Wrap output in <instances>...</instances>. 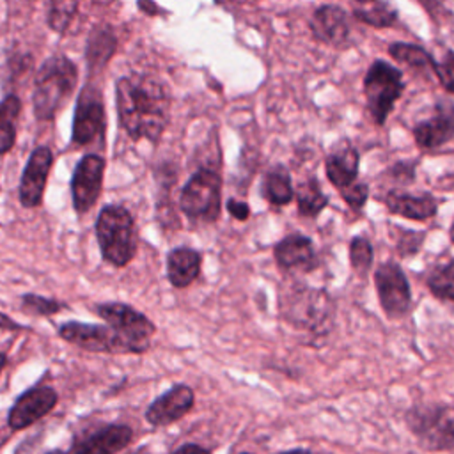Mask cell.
<instances>
[{"label":"cell","instance_id":"1","mask_svg":"<svg viewBox=\"0 0 454 454\" xmlns=\"http://www.w3.org/2000/svg\"><path fill=\"white\" fill-rule=\"evenodd\" d=\"M115 106L119 122L133 142H160L170 119V92L161 80L147 73L117 78Z\"/></svg>","mask_w":454,"mask_h":454},{"label":"cell","instance_id":"2","mask_svg":"<svg viewBox=\"0 0 454 454\" xmlns=\"http://www.w3.org/2000/svg\"><path fill=\"white\" fill-rule=\"evenodd\" d=\"M280 316L294 330L303 332L317 346L335 330L337 303L325 287L293 282L280 296Z\"/></svg>","mask_w":454,"mask_h":454},{"label":"cell","instance_id":"3","mask_svg":"<svg viewBox=\"0 0 454 454\" xmlns=\"http://www.w3.org/2000/svg\"><path fill=\"white\" fill-rule=\"evenodd\" d=\"M78 83L76 64L66 55L46 59L35 73L32 106L37 121H51L74 92Z\"/></svg>","mask_w":454,"mask_h":454},{"label":"cell","instance_id":"4","mask_svg":"<svg viewBox=\"0 0 454 454\" xmlns=\"http://www.w3.org/2000/svg\"><path fill=\"white\" fill-rule=\"evenodd\" d=\"M96 239L105 262L128 266L137 254V229L131 211L122 204H106L96 218Z\"/></svg>","mask_w":454,"mask_h":454},{"label":"cell","instance_id":"5","mask_svg":"<svg viewBox=\"0 0 454 454\" xmlns=\"http://www.w3.org/2000/svg\"><path fill=\"white\" fill-rule=\"evenodd\" d=\"M406 89L403 71L392 62L374 59L364 73L362 92L365 98V108L371 121L376 126H385L395 103L401 99Z\"/></svg>","mask_w":454,"mask_h":454},{"label":"cell","instance_id":"6","mask_svg":"<svg viewBox=\"0 0 454 454\" xmlns=\"http://www.w3.org/2000/svg\"><path fill=\"white\" fill-rule=\"evenodd\" d=\"M404 422L426 450L454 449V404L426 403L408 408Z\"/></svg>","mask_w":454,"mask_h":454},{"label":"cell","instance_id":"7","mask_svg":"<svg viewBox=\"0 0 454 454\" xmlns=\"http://www.w3.org/2000/svg\"><path fill=\"white\" fill-rule=\"evenodd\" d=\"M179 209L192 223H215L222 211V176L207 167L193 172L179 193Z\"/></svg>","mask_w":454,"mask_h":454},{"label":"cell","instance_id":"8","mask_svg":"<svg viewBox=\"0 0 454 454\" xmlns=\"http://www.w3.org/2000/svg\"><path fill=\"white\" fill-rule=\"evenodd\" d=\"M106 138V115L101 90L96 85L87 83L74 106L71 142L74 147H96L101 151Z\"/></svg>","mask_w":454,"mask_h":454},{"label":"cell","instance_id":"9","mask_svg":"<svg viewBox=\"0 0 454 454\" xmlns=\"http://www.w3.org/2000/svg\"><path fill=\"white\" fill-rule=\"evenodd\" d=\"M94 309L96 314L131 346L135 355L149 349L156 325L144 312L124 301H103Z\"/></svg>","mask_w":454,"mask_h":454},{"label":"cell","instance_id":"10","mask_svg":"<svg viewBox=\"0 0 454 454\" xmlns=\"http://www.w3.org/2000/svg\"><path fill=\"white\" fill-rule=\"evenodd\" d=\"M372 282L378 303L387 319L399 321L411 312V287L399 262H380L372 273Z\"/></svg>","mask_w":454,"mask_h":454},{"label":"cell","instance_id":"11","mask_svg":"<svg viewBox=\"0 0 454 454\" xmlns=\"http://www.w3.org/2000/svg\"><path fill=\"white\" fill-rule=\"evenodd\" d=\"M62 340L90 353H133L131 346L108 325H94L82 321H64L57 326Z\"/></svg>","mask_w":454,"mask_h":454},{"label":"cell","instance_id":"12","mask_svg":"<svg viewBox=\"0 0 454 454\" xmlns=\"http://www.w3.org/2000/svg\"><path fill=\"white\" fill-rule=\"evenodd\" d=\"M106 161L98 153H87L80 158L71 177V199L76 215L89 213L103 190Z\"/></svg>","mask_w":454,"mask_h":454},{"label":"cell","instance_id":"13","mask_svg":"<svg viewBox=\"0 0 454 454\" xmlns=\"http://www.w3.org/2000/svg\"><path fill=\"white\" fill-rule=\"evenodd\" d=\"M309 30L314 41L333 48H344L353 39L351 12L339 4H321L309 18Z\"/></svg>","mask_w":454,"mask_h":454},{"label":"cell","instance_id":"14","mask_svg":"<svg viewBox=\"0 0 454 454\" xmlns=\"http://www.w3.org/2000/svg\"><path fill=\"white\" fill-rule=\"evenodd\" d=\"M411 135L422 153L436 151L454 140V101L445 98L434 101L431 115L413 122Z\"/></svg>","mask_w":454,"mask_h":454},{"label":"cell","instance_id":"15","mask_svg":"<svg viewBox=\"0 0 454 454\" xmlns=\"http://www.w3.org/2000/svg\"><path fill=\"white\" fill-rule=\"evenodd\" d=\"M59 403V394L48 385H35L16 397L9 413L7 424L12 431H21L46 417Z\"/></svg>","mask_w":454,"mask_h":454},{"label":"cell","instance_id":"16","mask_svg":"<svg viewBox=\"0 0 454 454\" xmlns=\"http://www.w3.org/2000/svg\"><path fill=\"white\" fill-rule=\"evenodd\" d=\"M325 174L339 195L351 190L360 181V151L349 138H339L328 149L325 156Z\"/></svg>","mask_w":454,"mask_h":454},{"label":"cell","instance_id":"17","mask_svg":"<svg viewBox=\"0 0 454 454\" xmlns=\"http://www.w3.org/2000/svg\"><path fill=\"white\" fill-rule=\"evenodd\" d=\"M51 167H53V151L48 145H37L30 153L20 179L18 199L23 207L34 209L41 206Z\"/></svg>","mask_w":454,"mask_h":454},{"label":"cell","instance_id":"18","mask_svg":"<svg viewBox=\"0 0 454 454\" xmlns=\"http://www.w3.org/2000/svg\"><path fill=\"white\" fill-rule=\"evenodd\" d=\"M195 404V392L186 383L172 385L167 392L158 395L147 408H145V420L154 427H165L193 410Z\"/></svg>","mask_w":454,"mask_h":454},{"label":"cell","instance_id":"19","mask_svg":"<svg viewBox=\"0 0 454 454\" xmlns=\"http://www.w3.org/2000/svg\"><path fill=\"white\" fill-rule=\"evenodd\" d=\"M273 259L284 271L310 273L319 266L314 241L301 232H291L278 239L273 245Z\"/></svg>","mask_w":454,"mask_h":454},{"label":"cell","instance_id":"20","mask_svg":"<svg viewBox=\"0 0 454 454\" xmlns=\"http://www.w3.org/2000/svg\"><path fill=\"white\" fill-rule=\"evenodd\" d=\"M387 211L395 216H403L413 222H426L438 213L440 200L429 192H408V190H385L378 195Z\"/></svg>","mask_w":454,"mask_h":454},{"label":"cell","instance_id":"21","mask_svg":"<svg viewBox=\"0 0 454 454\" xmlns=\"http://www.w3.org/2000/svg\"><path fill=\"white\" fill-rule=\"evenodd\" d=\"M133 440V429L128 424H105L73 443V454H117Z\"/></svg>","mask_w":454,"mask_h":454},{"label":"cell","instance_id":"22","mask_svg":"<svg viewBox=\"0 0 454 454\" xmlns=\"http://www.w3.org/2000/svg\"><path fill=\"white\" fill-rule=\"evenodd\" d=\"M202 254L190 247H176L167 254V278L177 287H188L200 275Z\"/></svg>","mask_w":454,"mask_h":454},{"label":"cell","instance_id":"23","mask_svg":"<svg viewBox=\"0 0 454 454\" xmlns=\"http://www.w3.org/2000/svg\"><path fill=\"white\" fill-rule=\"evenodd\" d=\"M117 50V35L112 25H96L87 37L85 62L90 73H101Z\"/></svg>","mask_w":454,"mask_h":454},{"label":"cell","instance_id":"24","mask_svg":"<svg viewBox=\"0 0 454 454\" xmlns=\"http://www.w3.org/2000/svg\"><path fill=\"white\" fill-rule=\"evenodd\" d=\"M349 7L353 20L372 28H388L399 20L397 7L385 0H353Z\"/></svg>","mask_w":454,"mask_h":454},{"label":"cell","instance_id":"25","mask_svg":"<svg viewBox=\"0 0 454 454\" xmlns=\"http://www.w3.org/2000/svg\"><path fill=\"white\" fill-rule=\"evenodd\" d=\"M261 193L268 204L277 207L287 206L294 200V186H293L291 172L287 170L286 165L277 163L264 172Z\"/></svg>","mask_w":454,"mask_h":454},{"label":"cell","instance_id":"26","mask_svg":"<svg viewBox=\"0 0 454 454\" xmlns=\"http://www.w3.org/2000/svg\"><path fill=\"white\" fill-rule=\"evenodd\" d=\"M294 200L298 215L309 220L317 218L330 204V197L323 192L316 176H309L298 183L294 188Z\"/></svg>","mask_w":454,"mask_h":454},{"label":"cell","instance_id":"27","mask_svg":"<svg viewBox=\"0 0 454 454\" xmlns=\"http://www.w3.org/2000/svg\"><path fill=\"white\" fill-rule=\"evenodd\" d=\"M387 53L404 67L417 71V73H433L434 57L426 46L417 43H404V41H394L387 46Z\"/></svg>","mask_w":454,"mask_h":454},{"label":"cell","instance_id":"28","mask_svg":"<svg viewBox=\"0 0 454 454\" xmlns=\"http://www.w3.org/2000/svg\"><path fill=\"white\" fill-rule=\"evenodd\" d=\"M424 284L438 301L454 307V259L433 264L426 273Z\"/></svg>","mask_w":454,"mask_h":454},{"label":"cell","instance_id":"29","mask_svg":"<svg viewBox=\"0 0 454 454\" xmlns=\"http://www.w3.org/2000/svg\"><path fill=\"white\" fill-rule=\"evenodd\" d=\"M20 114L21 99L16 94H7L0 99V156L9 153L16 144Z\"/></svg>","mask_w":454,"mask_h":454},{"label":"cell","instance_id":"30","mask_svg":"<svg viewBox=\"0 0 454 454\" xmlns=\"http://www.w3.org/2000/svg\"><path fill=\"white\" fill-rule=\"evenodd\" d=\"M388 231L394 241V248L401 259L415 257L422 250L427 236L424 229H408L403 225H390Z\"/></svg>","mask_w":454,"mask_h":454},{"label":"cell","instance_id":"31","mask_svg":"<svg viewBox=\"0 0 454 454\" xmlns=\"http://www.w3.org/2000/svg\"><path fill=\"white\" fill-rule=\"evenodd\" d=\"M348 259L355 275L367 277L374 264V247L367 236H353L348 245Z\"/></svg>","mask_w":454,"mask_h":454},{"label":"cell","instance_id":"32","mask_svg":"<svg viewBox=\"0 0 454 454\" xmlns=\"http://www.w3.org/2000/svg\"><path fill=\"white\" fill-rule=\"evenodd\" d=\"M419 163H420L419 160H411V158H403V160H395L394 163H390L381 172L383 181H387L390 184V188H387V190H404L406 186L413 184L417 179Z\"/></svg>","mask_w":454,"mask_h":454},{"label":"cell","instance_id":"33","mask_svg":"<svg viewBox=\"0 0 454 454\" xmlns=\"http://www.w3.org/2000/svg\"><path fill=\"white\" fill-rule=\"evenodd\" d=\"M78 12V2H69V0H53L48 5V14H46V23L48 27L57 32L64 34L69 25L73 23L74 16Z\"/></svg>","mask_w":454,"mask_h":454},{"label":"cell","instance_id":"34","mask_svg":"<svg viewBox=\"0 0 454 454\" xmlns=\"http://www.w3.org/2000/svg\"><path fill=\"white\" fill-rule=\"evenodd\" d=\"M66 307L67 305L64 301H60V300L46 298V296L34 294V293H27V294L21 296V310H25L27 314L53 316V314H59Z\"/></svg>","mask_w":454,"mask_h":454},{"label":"cell","instance_id":"35","mask_svg":"<svg viewBox=\"0 0 454 454\" xmlns=\"http://www.w3.org/2000/svg\"><path fill=\"white\" fill-rule=\"evenodd\" d=\"M433 74L438 80L440 87L454 96V50L447 48L440 60L433 64Z\"/></svg>","mask_w":454,"mask_h":454},{"label":"cell","instance_id":"36","mask_svg":"<svg viewBox=\"0 0 454 454\" xmlns=\"http://www.w3.org/2000/svg\"><path fill=\"white\" fill-rule=\"evenodd\" d=\"M340 199L346 202V206H348L351 211L358 213V211H362V209L365 207V204H367V200H369V184L360 179L351 190L344 192V193L340 195Z\"/></svg>","mask_w":454,"mask_h":454},{"label":"cell","instance_id":"37","mask_svg":"<svg viewBox=\"0 0 454 454\" xmlns=\"http://www.w3.org/2000/svg\"><path fill=\"white\" fill-rule=\"evenodd\" d=\"M227 211L231 213V216L234 220H239V222H245L248 220L250 216V206L245 202V200H236V199H229L227 204H225Z\"/></svg>","mask_w":454,"mask_h":454},{"label":"cell","instance_id":"38","mask_svg":"<svg viewBox=\"0 0 454 454\" xmlns=\"http://www.w3.org/2000/svg\"><path fill=\"white\" fill-rule=\"evenodd\" d=\"M0 330H5V332H21V330H30V326H25V325L18 323L16 319H12L11 316L0 312Z\"/></svg>","mask_w":454,"mask_h":454},{"label":"cell","instance_id":"39","mask_svg":"<svg viewBox=\"0 0 454 454\" xmlns=\"http://www.w3.org/2000/svg\"><path fill=\"white\" fill-rule=\"evenodd\" d=\"M137 7H138L144 14H147V16H160V14H165V12H167V11L161 9L156 2H151V0H138V2H137Z\"/></svg>","mask_w":454,"mask_h":454},{"label":"cell","instance_id":"40","mask_svg":"<svg viewBox=\"0 0 454 454\" xmlns=\"http://www.w3.org/2000/svg\"><path fill=\"white\" fill-rule=\"evenodd\" d=\"M168 454H211V450L202 447V445H199V443H183L181 447L174 449Z\"/></svg>","mask_w":454,"mask_h":454},{"label":"cell","instance_id":"41","mask_svg":"<svg viewBox=\"0 0 454 454\" xmlns=\"http://www.w3.org/2000/svg\"><path fill=\"white\" fill-rule=\"evenodd\" d=\"M277 454H312L309 449L298 447V449H291V450H284V452H277Z\"/></svg>","mask_w":454,"mask_h":454},{"label":"cell","instance_id":"42","mask_svg":"<svg viewBox=\"0 0 454 454\" xmlns=\"http://www.w3.org/2000/svg\"><path fill=\"white\" fill-rule=\"evenodd\" d=\"M126 454H151V452H149L147 445H142V447H138V449H135V450H129V452H126Z\"/></svg>","mask_w":454,"mask_h":454},{"label":"cell","instance_id":"43","mask_svg":"<svg viewBox=\"0 0 454 454\" xmlns=\"http://www.w3.org/2000/svg\"><path fill=\"white\" fill-rule=\"evenodd\" d=\"M5 365H7V355L4 351H0V374L5 369Z\"/></svg>","mask_w":454,"mask_h":454},{"label":"cell","instance_id":"44","mask_svg":"<svg viewBox=\"0 0 454 454\" xmlns=\"http://www.w3.org/2000/svg\"><path fill=\"white\" fill-rule=\"evenodd\" d=\"M449 239H450V243L454 245V218H452V222H450V227H449Z\"/></svg>","mask_w":454,"mask_h":454},{"label":"cell","instance_id":"45","mask_svg":"<svg viewBox=\"0 0 454 454\" xmlns=\"http://www.w3.org/2000/svg\"><path fill=\"white\" fill-rule=\"evenodd\" d=\"M46 454H66V452H62V450H51V452H46Z\"/></svg>","mask_w":454,"mask_h":454},{"label":"cell","instance_id":"46","mask_svg":"<svg viewBox=\"0 0 454 454\" xmlns=\"http://www.w3.org/2000/svg\"><path fill=\"white\" fill-rule=\"evenodd\" d=\"M241 454H252V452H241Z\"/></svg>","mask_w":454,"mask_h":454}]
</instances>
